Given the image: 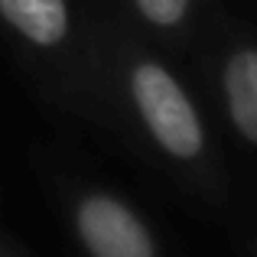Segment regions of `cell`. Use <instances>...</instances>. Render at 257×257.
<instances>
[{"label": "cell", "instance_id": "1", "mask_svg": "<svg viewBox=\"0 0 257 257\" xmlns=\"http://www.w3.org/2000/svg\"><path fill=\"white\" fill-rule=\"evenodd\" d=\"M134 101L140 117L157 137V144L173 157H195L202 147V127L189 104L186 91L173 82V75L160 65H140L134 72Z\"/></svg>", "mask_w": 257, "mask_h": 257}, {"label": "cell", "instance_id": "2", "mask_svg": "<svg viewBox=\"0 0 257 257\" xmlns=\"http://www.w3.org/2000/svg\"><path fill=\"white\" fill-rule=\"evenodd\" d=\"M78 231L94 257H153L144 225L107 195H94L78 208Z\"/></svg>", "mask_w": 257, "mask_h": 257}, {"label": "cell", "instance_id": "3", "mask_svg": "<svg viewBox=\"0 0 257 257\" xmlns=\"http://www.w3.org/2000/svg\"><path fill=\"white\" fill-rule=\"evenodd\" d=\"M4 20L20 30L30 43L52 46L69 30V13L62 0H0Z\"/></svg>", "mask_w": 257, "mask_h": 257}, {"label": "cell", "instance_id": "4", "mask_svg": "<svg viewBox=\"0 0 257 257\" xmlns=\"http://www.w3.org/2000/svg\"><path fill=\"white\" fill-rule=\"evenodd\" d=\"M225 91L238 131L257 144V49H241L231 56L225 69Z\"/></svg>", "mask_w": 257, "mask_h": 257}, {"label": "cell", "instance_id": "5", "mask_svg": "<svg viewBox=\"0 0 257 257\" xmlns=\"http://www.w3.org/2000/svg\"><path fill=\"white\" fill-rule=\"evenodd\" d=\"M134 4L140 7V13H144L150 23L173 26V23H179V20H182L189 0H134Z\"/></svg>", "mask_w": 257, "mask_h": 257}]
</instances>
